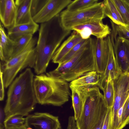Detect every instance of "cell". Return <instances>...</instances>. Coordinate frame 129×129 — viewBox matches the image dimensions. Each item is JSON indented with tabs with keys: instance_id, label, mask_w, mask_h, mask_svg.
<instances>
[{
	"instance_id": "obj_1",
	"label": "cell",
	"mask_w": 129,
	"mask_h": 129,
	"mask_svg": "<svg viewBox=\"0 0 129 129\" xmlns=\"http://www.w3.org/2000/svg\"><path fill=\"white\" fill-rule=\"evenodd\" d=\"M34 79L32 70L27 68L9 86L4 109L5 120L15 115L27 116L34 109L38 103L34 87Z\"/></svg>"
},
{
	"instance_id": "obj_2",
	"label": "cell",
	"mask_w": 129,
	"mask_h": 129,
	"mask_svg": "<svg viewBox=\"0 0 129 129\" xmlns=\"http://www.w3.org/2000/svg\"><path fill=\"white\" fill-rule=\"evenodd\" d=\"M56 17L41 24L36 49V57L34 69L37 75L45 73L55 52L70 31H64L59 35L56 24Z\"/></svg>"
},
{
	"instance_id": "obj_3",
	"label": "cell",
	"mask_w": 129,
	"mask_h": 129,
	"mask_svg": "<svg viewBox=\"0 0 129 129\" xmlns=\"http://www.w3.org/2000/svg\"><path fill=\"white\" fill-rule=\"evenodd\" d=\"M34 87L38 103L60 106L68 101L71 96L68 82L47 73L36 75Z\"/></svg>"
},
{
	"instance_id": "obj_4",
	"label": "cell",
	"mask_w": 129,
	"mask_h": 129,
	"mask_svg": "<svg viewBox=\"0 0 129 129\" xmlns=\"http://www.w3.org/2000/svg\"><path fill=\"white\" fill-rule=\"evenodd\" d=\"M108 108L99 87L95 86L88 88L82 114L76 121L78 129H91Z\"/></svg>"
},
{
	"instance_id": "obj_5",
	"label": "cell",
	"mask_w": 129,
	"mask_h": 129,
	"mask_svg": "<svg viewBox=\"0 0 129 129\" xmlns=\"http://www.w3.org/2000/svg\"><path fill=\"white\" fill-rule=\"evenodd\" d=\"M37 38H33L19 54L8 61L0 63V70L3 73L5 87L7 88L18 73L27 67L34 68L36 57Z\"/></svg>"
},
{
	"instance_id": "obj_6",
	"label": "cell",
	"mask_w": 129,
	"mask_h": 129,
	"mask_svg": "<svg viewBox=\"0 0 129 129\" xmlns=\"http://www.w3.org/2000/svg\"><path fill=\"white\" fill-rule=\"evenodd\" d=\"M106 16L102 2L80 11L70 12L66 9L60 13L59 22L64 31H71L76 26L92 21L102 20Z\"/></svg>"
},
{
	"instance_id": "obj_7",
	"label": "cell",
	"mask_w": 129,
	"mask_h": 129,
	"mask_svg": "<svg viewBox=\"0 0 129 129\" xmlns=\"http://www.w3.org/2000/svg\"><path fill=\"white\" fill-rule=\"evenodd\" d=\"M95 39L91 38L87 49L72 68L59 78L67 82H71L86 73L95 71L94 57Z\"/></svg>"
},
{
	"instance_id": "obj_8",
	"label": "cell",
	"mask_w": 129,
	"mask_h": 129,
	"mask_svg": "<svg viewBox=\"0 0 129 129\" xmlns=\"http://www.w3.org/2000/svg\"><path fill=\"white\" fill-rule=\"evenodd\" d=\"M114 100L112 108L113 121L117 120V112L129 97V72L122 74L113 80Z\"/></svg>"
},
{
	"instance_id": "obj_9",
	"label": "cell",
	"mask_w": 129,
	"mask_h": 129,
	"mask_svg": "<svg viewBox=\"0 0 129 129\" xmlns=\"http://www.w3.org/2000/svg\"><path fill=\"white\" fill-rule=\"evenodd\" d=\"M71 30L77 32L83 40H87L91 35L97 39H104L111 33V29L102 20L92 21L73 27Z\"/></svg>"
},
{
	"instance_id": "obj_10",
	"label": "cell",
	"mask_w": 129,
	"mask_h": 129,
	"mask_svg": "<svg viewBox=\"0 0 129 129\" xmlns=\"http://www.w3.org/2000/svg\"><path fill=\"white\" fill-rule=\"evenodd\" d=\"M25 118L26 126L32 129H62L58 117L49 113L36 112Z\"/></svg>"
},
{
	"instance_id": "obj_11",
	"label": "cell",
	"mask_w": 129,
	"mask_h": 129,
	"mask_svg": "<svg viewBox=\"0 0 129 129\" xmlns=\"http://www.w3.org/2000/svg\"><path fill=\"white\" fill-rule=\"evenodd\" d=\"M111 34L115 59L122 74L129 73V40Z\"/></svg>"
},
{
	"instance_id": "obj_12",
	"label": "cell",
	"mask_w": 129,
	"mask_h": 129,
	"mask_svg": "<svg viewBox=\"0 0 129 129\" xmlns=\"http://www.w3.org/2000/svg\"><path fill=\"white\" fill-rule=\"evenodd\" d=\"M71 0H48L42 9L32 18L37 23L48 22L54 17L70 4Z\"/></svg>"
},
{
	"instance_id": "obj_13",
	"label": "cell",
	"mask_w": 129,
	"mask_h": 129,
	"mask_svg": "<svg viewBox=\"0 0 129 129\" xmlns=\"http://www.w3.org/2000/svg\"><path fill=\"white\" fill-rule=\"evenodd\" d=\"M107 38L109 48L108 61L105 72L103 74H100V78L98 85V86L102 90L107 83L109 76L113 81L122 74L115 59L113 43L110 36L108 35Z\"/></svg>"
},
{
	"instance_id": "obj_14",
	"label": "cell",
	"mask_w": 129,
	"mask_h": 129,
	"mask_svg": "<svg viewBox=\"0 0 129 129\" xmlns=\"http://www.w3.org/2000/svg\"><path fill=\"white\" fill-rule=\"evenodd\" d=\"M109 52L107 37L95 39L94 57L96 71L100 74L105 72L107 66Z\"/></svg>"
},
{
	"instance_id": "obj_15",
	"label": "cell",
	"mask_w": 129,
	"mask_h": 129,
	"mask_svg": "<svg viewBox=\"0 0 129 129\" xmlns=\"http://www.w3.org/2000/svg\"><path fill=\"white\" fill-rule=\"evenodd\" d=\"M82 40L79 34L74 31L56 50L51 59L52 62L59 64L73 47Z\"/></svg>"
},
{
	"instance_id": "obj_16",
	"label": "cell",
	"mask_w": 129,
	"mask_h": 129,
	"mask_svg": "<svg viewBox=\"0 0 129 129\" xmlns=\"http://www.w3.org/2000/svg\"><path fill=\"white\" fill-rule=\"evenodd\" d=\"M72 92V105L76 121L80 118L85 101L86 91L89 87H76L69 85Z\"/></svg>"
},
{
	"instance_id": "obj_17",
	"label": "cell",
	"mask_w": 129,
	"mask_h": 129,
	"mask_svg": "<svg viewBox=\"0 0 129 129\" xmlns=\"http://www.w3.org/2000/svg\"><path fill=\"white\" fill-rule=\"evenodd\" d=\"M91 38L90 37L88 39L85 43L71 59L64 63L58 64L55 69L48 73V74L52 76L59 78L68 72L88 48Z\"/></svg>"
},
{
	"instance_id": "obj_18",
	"label": "cell",
	"mask_w": 129,
	"mask_h": 129,
	"mask_svg": "<svg viewBox=\"0 0 129 129\" xmlns=\"http://www.w3.org/2000/svg\"><path fill=\"white\" fill-rule=\"evenodd\" d=\"M32 0H16L15 3L17 11L15 25L29 23L33 20L30 7Z\"/></svg>"
},
{
	"instance_id": "obj_19",
	"label": "cell",
	"mask_w": 129,
	"mask_h": 129,
	"mask_svg": "<svg viewBox=\"0 0 129 129\" xmlns=\"http://www.w3.org/2000/svg\"><path fill=\"white\" fill-rule=\"evenodd\" d=\"M3 25L0 24V56L1 60L6 62L10 59L12 53L14 41L11 39L5 31Z\"/></svg>"
},
{
	"instance_id": "obj_20",
	"label": "cell",
	"mask_w": 129,
	"mask_h": 129,
	"mask_svg": "<svg viewBox=\"0 0 129 129\" xmlns=\"http://www.w3.org/2000/svg\"><path fill=\"white\" fill-rule=\"evenodd\" d=\"M17 9L14 0H5V8L0 18L1 22L8 30L15 25Z\"/></svg>"
},
{
	"instance_id": "obj_21",
	"label": "cell",
	"mask_w": 129,
	"mask_h": 129,
	"mask_svg": "<svg viewBox=\"0 0 129 129\" xmlns=\"http://www.w3.org/2000/svg\"><path fill=\"white\" fill-rule=\"evenodd\" d=\"M100 77V74L96 71L89 72L71 82L69 85L75 86L85 87L98 86Z\"/></svg>"
},
{
	"instance_id": "obj_22",
	"label": "cell",
	"mask_w": 129,
	"mask_h": 129,
	"mask_svg": "<svg viewBox=\"0 0 129 129\" xmlns=\"http://www.w3.org/2000/svg\"><path fill=\"white\" fill-rule=\"evenodd\" d=\"M104 5L105 14L115 24L127 27L119 11L112 0H105Z\"/></svg>"
},
{
	"instance_id": "obj_23",
	"label": "cell",
	"mask_w": 129,
	"mask_h": 129,
	"mask_svg": "<svg viewBox=\"0 0 129 129\" xmlns=\"http://www.w3.org/2000/svg\"><path fill=\"white\" fill-rule=\"evenodd\" d=\"M39 25L33 21L27 23L15 25L8 30V34L20 32L33 35L38 29Z\"/></svg>"
},
{
	"instance_id": "obj_24",
	"label": "cell",
	"mask_w": 129,
	"mask_h": 129,
	"mask_svg": "<svg viewBox=\"0 0 129 129\" xmlns=\"http://www.w3.org/2000/svg\"><path fill=\"white\" fill-rule=\"evenodd\" d=\"M102 91L108 108H112L114 100V91L113 81L110 76H108L107 83Z\"/></svg>"
},
{
	"instance_id": "obj_25",
	"label": "cell",
	"mask_w": 129,
	"mask_h": 129,
	"mask_svg": "<svg viewBox=\"0 0 129 129\" xmlns=\"http://www.w3.org/2000/svg\"><path fill=\"white\" fill-rule=\"evenodd\" d=\"M98 2L97 0H75L72 1L66 9L70 12L80 11L91 7Z\"/></svg>"
},
{
	"instance_id": "obj_26",
	"label": "cell",
	"mask_w": 129,
	"mask_h": 129,
	"mask_svg": "<svg viewBox=\"0 0 129 129\" xmlns=\"http://www.w3.org/2000/svg\"><path fill=\"white\" fill-rule=\"evenodd\" d=\"M33 35L29 34L22 36L14 41L11 58L20 53L33 38Z\"/></svg>"
},
{
	"instance_id": "obj_27",
	"label": "cell",
	"mask_w": 129,
	"mask_h": 129,
	"mask_svg": "<svg viewBox=\"0 0 129 129\" xmlns=\"http://www.w3.org/2000/svg\"><path fill=\"white\" fill-rule=\"evenodd\" d=\"M20 115L11 116L5 120V129H10L21 127L25 124L26 118Z\"/></svg>"
},
{
	"instance_id": "obj_28",
	"label": "cell",
	"mask_w": 129,
	"mask_h": 129,
	"mask_svg": "<svg viewBox=\"0 0 129 129\" xmlns=\"http://www.w3.org/2000/svg\"><path fill=\"white\" fill-rule=\"evenodd\" d=\"M112 1L120 12L125 23L129 28V6L126 0Z\"/></svg>"
},
{
	"instance_id": "obj_29",
	"label": "cell",
	"mask_w": 129,
	"mask_h": 129,
	"mask_svg": "<svg viewBox=\"0 0 129 129\" xmlns=\"http://www.w3.org/2000/svg\"><path fill=\"white\" fill-rule=\"evenodd\" d=\"M112 30V34L113 36L121 37L129 40V28L126 26L114 24L111 21Z\"/></svg>"
},
{
	"instance_id": "obj_30",
	"label": "cell",
	"mask_w": 129,
	"mask_h": 129,
	"mask_svg": "<svg viewBox=\"0 0 129 129\" xmlns=\"http://www.w3.org/2000/svg\"><path fill=\"white\" fill-rule=\"evenodd\" d=\"M48 0H32L30 7L32 17L37 14L43 8Z\"/></svg>"
},
{
	"instance_id": "obj_31",
	"label": "cell",
	"mask_w": 129,
	"mask_h": 129,
	"mask_svg": "<svg viewBox=\"0 0 129 129\" xmlns=\"http://www.w3.org/2000/svg\"><path fill=\"white\" fill-rule=\"evenodd\" d=\"M88 39L82 40L75 45L58 64L64 63L71 59L85 43Z\"/></svg>"
},
{
	"instance_id": "obj_32",
	"label": "cell",
	"mask_w": 129,
	"mask_h": 129,
	"mask_svg": "<svg viewBox=\"0 0 129 129\" xmlns=\"http://www.w3.org/2000/svg\"><path fill=\"white\" fill-rule=\"evenodd\" d=\"M112 108H108L102 129H112Z\"/></svg>"
},
{
	"instance_id": "obj_33",
	"label": "cell",
	"mask_w": 129,
	"mask_h": 129,
	"mask_svg": "<svg viewBox=\"0 0 129 129\" xmlns=\"http://www.w3.org/2000/svg\"><path fill=\"white\" fill-rule=\"evenodd\" d=\"M108 109L103 112L99 120L91 129H102Z\"/></svg>"
},
{
	"instance_id": "obj_34",
	"label": "cell",
	"mask_w": 129,
	"mask_h": 129,
	"mask_svg": "<svg viewBox=\"0 0 129 129\" xmlns=\"http://www.w3.org/2000/svg\"><path fill=\"white\" fill-rule=\"evenodd\" d=\"M123 128L129 123V97L122 120Z\"/></svg>"
},
{
	"instance_id": "obj_35",
	"label": "cell",
	"mask_w": 129,
	"mask_h": 129,
	"mask_svg": "<svg viewBox=\"0 0 129 129\" xmlns=\"http://www.w3.org/2000/svg\"><path fill=\"white\" fill-rule=\"evenodd\" d=\"M0 100L1 101L4 100L5 96L4 85L3 80V73L0 70Z\"/></svg>"
},
{
	"instance_id": "obj_36",
	"label": "cell",
	"mask_w": 129,
	"mask_h": 129,
	"mask_svg": "<svg viewBox=\"0 0 129 129\" xmlns=\"http://www.w3.org/2000/svg\"><path fill=\"white\" fill-rule=\"evenodd\" d=\"M67 129H78L74 116H70L69 117Z\"/></svg>"
},
{
	"instance_id": "obj_37",
	"label": "cell",
	"mask_w": 129,
	"mask_h": 129,
	"mask_svg": "<svg viewBox=\"0 0 129 129\" xmlns=\"http://www.w3.org/2000/svg\"><path fill=\"white\" fill-rule=\"evenodd\" d=\"M5 119V114L4 110L1 107L0 109V129H3L4 121Z\"/></svg>"
},
{
	"instance_id": "obj_38",
	"label": "cell",
	"mask_w": 129,
	"mask_h": 129,
	"mask_svg": "<svg viewBox=\"0 0 129 129\" xmlns=\"http://www.w3.org/2000/svg\"><path fill=\"white\" fill-rule=\"evenodd\" d=\"M5 0H0V16L3 14L5 8Z\"/></svg>"
},
{
	"instance_id": "obj_39",
	"label": "cell",
	"mask_w": 129,
	"mask_h": 129,
	"mask_svg": "<svg viewBox=\"0 0 129 129\" xmlns=\"http://www.w3.org/2000/svg\"><path fill=\"white\" fill-rule=\"evenodd\" d=\"M26 127L25 124L23 126L18 127H16L15 128H12L10 129H25Z\"/></svg>"
},
{
	"instance_id": "obj_40",
	"label": "cell",
	"mask_w": 129,
	"mask_h": 129,
	"mask_svg": "<svg viewBox=\"0 0 129 129\" xmlns=\"http://www.w3.org/2000/svg\"><path fill=\"white\" fill-rule=\"evenodd\" d=\"M25 129H32L31 127H26Z\"/></svg>"
},
{
	"instance_id": "obj_41",
	"label": "cell",
	"mask_w": 129,
	"mask_h": 129,
	"mask_svg": "<svg viewBox=\"0 0 129 129\" xmlns=\"http://www.w3.org/2000/svg\"><path fill=\"white\" fill-rule=\"evenodd\" d=\"M126 1H127L128 4L129 6V1L126 0Z\"/></svg>"
}]
</instances>
